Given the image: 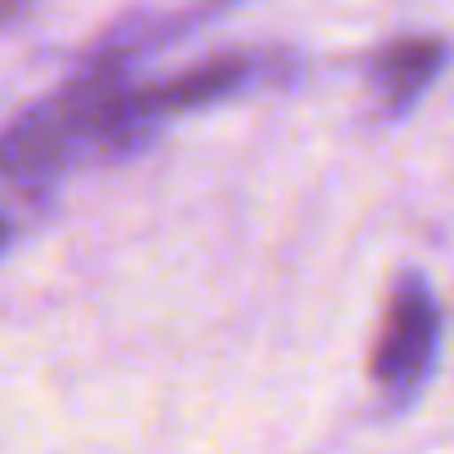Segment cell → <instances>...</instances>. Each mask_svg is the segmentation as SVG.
<instances>
[{
  "mask_svg": "<svg viewBox=\"0 0 454 454\" xmlns=\"http://www.w3.org/2000/svg\"><path fill=\"white\" fill-rule=\"evenodd\" d=\"M436 339H441V317H436V299L419 277H405L383 312L379 339L370 348V374L383 392H414L436 356Z\"/></svg>",
  "mask_w": 454,
  "mask_h": 454,
  "instance_id": "cell-1",
  "label": "cell"
},
{
  "mask_svg": "<svg viewBox=\"0 0 454 454\" xmlns=\"http://www.w3.org/2000/svg\"><path fill=\"white\" fill-rule=\"evenodd\" d=\"M445 63V45L432 41V36H414V41H396L387 45L374 63H370V85L379 90L383 107L401 112L410 107L441 72Z\"/></svg>",
  "mask_w": 454,
  "mask_h": 454,
  "instance_id": "cell-2",
  "label": "cell"
}]
</instances>
